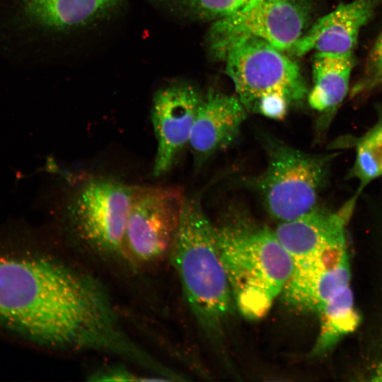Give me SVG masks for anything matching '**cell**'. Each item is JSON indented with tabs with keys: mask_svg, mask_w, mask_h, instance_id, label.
<instances>
[{
	"mask_svg": "<svg viewBox=\"0 0 382 382\" xmlns=\"http://www.w3.org/2000/svg\"><path fill=\"white\" fill-rule=\"evenodd\" d=\"M0 325L41 345L101 351L117 316L90 276L53 258L0 255Z\"/></svg>",
	"mask_w": 382,
	"mask_h": 382,
	"instance_id": "1",
	"label": "cell"
},
{
	"mask_svg": "<svg viewBox=\"0 0 382 382\" xmlns=\"http://www.w3.org/2000/svg\"><path fill=\"white\" fill-rule=\"evenodd\" d=\"M186 197L179 187L133 186L122 252L140 264L170 252Z\"/></svg>",
	"mask_w": 382,
	"mask_h": 382,
	"instance_id": "8",
	"label": "cell"
},
{
	"mask_svg": "<svg viewBox=\"0 0 382 382\" xmlns=\"http://www.w3.org/2000/svg\"><path fill=\"white\" fill-rule=\"evenodd\" d=\"M313 13L310 0H251L236 13L213 22L210 48L223 58L235 41L255 37L282 52L291 50L311 27Z\"/></svg>",
	"mask_w": 382,
	"mask_h": 382,
	"instance_id": "6",
	"label": "cell"
},
{
	"mask_svg": "<svg viewBox=\"0 0 382 382\" xmlns=\"http://www.w3.org/2000/svg\"><path fill=\"white\" fill-rule=\"evenodd\" d=\"M320 333L312 349L319 356L330 349L343 335L354 331L360 320L354 308L353 296L348 286L331 297L319 311Z\"/></svg>",
	"mask_w": 382,
	"mask_h": 382,
	"instance_id": "16",
	"label": "cell"
},
{
	"mask_svg": "<svg viewBox=\"0 0 382 382\" xmlns=\"http://www.w3.org/2000/svg\"><path fill=\"white\" fill-rule=\"evenodd\" d=\"M214 226L236 308L247 319L262 318L282 293L294 269L292 258L274 231L240 207L228 209Z\"/></svg>",
	"mask_w": 382,
	"mask_h": 382,
	"instance_id": "2",
	"label": "cell"
},
{
	"mask_svg": "<svg viewBox=\"0 0 382 382\" xmlns=\"http://www.w3.org/2000/svg\"><path fill=\"white\" fill-rule=\"evenodd\" d=\"M354 64V54L315 52L308 105L318 112L330 110L340 105L348 93Z\"/></svg>",
	"mask_w": 382,
	"mask_h": 382,
	"instance_id": "14",
	"label": "cell"
},
{
	"mask_svg": "<svg viewBox=\"0 0 382 382\" xmlns=\"http://www.w3.org/2000/svg\"><path fill=\"white\" fill-rule=\"evenodd\" d=\"M356 202L352 198L335 212L313 209L295 219L281 222L275 234L294 262L345 243V226Z\"/></svg>",
	"mask_w": 382,
	"mask_h": 382,
	"instance_id": "13",
	"label": "cell"
},
{
	"mask_svg": "<svg viewBox=\"0 0 382 382\" xmlns=\"http://www.w3.org/2000/svg\"><path fill=\"white\" fill-rule=\"evenodd\" d=\"M382 85V32L378 37L367 59L364 74L352 93H361Z\"/></svg>",
	"mask_w": 382,
	"mask_h": 382,
	"instance_id": "19",
	"label": "cell"
},
{
	"mask_svg": "<svg viewBox=\"0 0 382 382\" xmlns=\"http://www.w3.org/2000/svg\"><path fill=\"white\" fill-rule=\"evenodd\" d=\"M380 377H381L380 379L382 380V371H381V372Z\"/></svg>",
	"mask_w": 382,
	"mask_h": 382,
	"instance_id": "21",
	"label": "cell"
},
{
	"mask_svg": "<svg viewBox=\"0 0 382 382\" xmlns=\"http://www.w3.org/2000/svg\"><path fill=\"white\" fill-rule=\"evenodd\" d=\"M173 11L205 21H216L236 13L251 0H162Z\"/></svg>",
	"mask_w": 382,
	"mask_h": 382,
	"instance_id": "18",
	"label": "cell"
},
{
	"mask_svg": "<svg viewBox=\"0 0 382 382\" xmlns=\"http://www.w3.org/2000/svg\"><path fill=\"white\" fill-rule=\"evenodd\" d=\"M132 187L99 176L79 185L66 204V215L77 236L100 252H122Z\"/></svg>",
	"mask_w": 382,
	"mask_h": 382,
	"instance_id": "7",
	"label": "cell"
},
{
	"mask_svg": "<svg viewBox=\"0 0 382 382\" xmlns=\"http://www.w3.org/2000/svg\"><path fill=\"white\" fill-rule=\"evenodd\" d=\"M122 0H24L27 13L40 24L55 30L81 27L101 18Z\"/></svg>",
	"mask_w": 382,
	"mask_h": 382,
	"instance_id": "15",
	"label": "cell"
},
{
	"mask_svg": "<svg viewBox=\"0 0 382 382\" xmlns=\"http://www.w3.org/2000/svg\"><path fill=\"white\" fill-rule=\"evenodd\" d=\"M349 276L346 243L332 245L294 262L282 293L284 301L294 308L319 312L331 297L348 286Z\"/></svg>",
	"mask_w": 382,
	"mask_h": 382,
	"instance_id": "10",
	"label": "cell"
},
{
	"mask_svg": "<svg viewBox=\"0 0 382 382\" xmlns=\"http://www.w3.org/2000/svg\"><path fill=\"white\" fill-rule=\"evenodd\" d=\"M170 253L196 320L209 338L221 342L234 301L215 226L195 198L185 199Z\"/></svg>",
	"mask_w": 382,
	"mask_h": 382,
	"instance_id": "3",
	"label": "cell"
},
{
	"mask_svg": "<svg viewBox=\"0 0 382 382\" xmlns=\"http://www.w3.org/2000/svg\"><path fill=\"white\" fill-rule=\"evenodd\" d=\"M247 112L237 96L211 91L202 97L188 144L196 164L235 143Z\"/></svg>",
	"mask_w": 382,
	"mask_h": 382,
	"instance_id": "11",
	"label": "cell"
},
{
	"mask_svg": "<svg viewBox=\"0 0 382 382\" xmlns=\"http://www.w3.org/2000/svg\"><path fill=\"white\" fill-rule=\"evenodd\" d=\"M91 381H163L156 377H144L123 366H109L93 374Z\"/></svg>",
	"mask_w": 382,
	"mask_h": 382,
	"instance_id": "20",
	"label": "cell"
},
{
	"mask_svg": "<svg viewBox=\"0 0 382 382\" xmlns=\"http://www.w3.org/2000/svg\"><path fill=\"white\" fill-rule=\"evenodd\" d=\"M263 144L266 168L248 184L260 195L269 214L284 222L315 209L329 157L302 151L270 136Z\"/></svg>",
	"mask_w": 382,
	"mask_h": 382,
	"instance_id": "5",
	"label": "cell"
},
{
	"mask_svg": "<svg viewBox=\"0 0 382 382\" xmlns=\"http://www.w3.org/2000/svg\"><path fill=\"white\" fill-rule=\"evenodd\" d=\"M382 0H352L339 4L319 18L291 50L297 56L311 51L354 54L361 30Z\"/></svg>",
	"mask_w": 382,
	"mask_h": 382,
	"instance_id": "12",
	"label": "cell"
},
{
	"mask_svg": "<svg viewBox=\"0 0 382 382\" xmlns=\"http://www.w3.org/2000/svg\"><path fill=\"white\" fill-rule=\"evenodd\" d=\"M352 173L365 185L382 175V122L358 141Z\"/></svg>",
	"mask_w": 382,
	"mask_h": 382,
	"instance_id": "17",
	"label": "cell"
},
{
	"mask_svg": "<svg viewBox=\"0 0 382 382\" xmlns=\"http://www.w3.org/2000/svg\"><path fill=\"white\" fill-rule=\"evenodd\" d=\"M225 71L248 112L282 120L289 107L301 103L309 91L297 63L255 37L239 39L226 49Z\"/></svg>",
	"mask_w": 382,
	"mask_h": 382,
	"instance_id": "4",
	"label": "cell"
},
{
	"mask_svg": "<svg viewBox=\"0 0 382 382\" xmlns=\"http://www.w3.org/2000/svg\"><path fill=\"white\" fill-rule=\"evenodd\" d=\"M202 99L195 87L183 83L161 88L155 93L151 109L157 140L153 167L154 176L166 173L189 144Z\"/></svg>",
	"mask_w": 382,
	"mask_h": 382,
	"instance_id": "9",
	"label": "cell"
}]
</instances>
